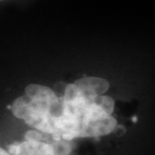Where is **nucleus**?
Listing matches in <instances>:
<instances>
[{"label": "nucleus", "mask_w": 155, "mask_h": 155, "mask_svg": "<svg viewBox=\"0 0 155 155\" xmlns=\"http://www.w3.org/2000/svg\"><path fill=\"white\" fill-rule=\"evenodd\" d=\"M77 88L80 90L82 95L87 99H92L97 96L103 95L108 91L110 84L107 80L95 77H87L75 82Z\"/></svg>", "instance_id": "nucleus-1"}, {"label": "nucleus", "mask_w": 155, "mask_h": 155, "mask_svg": "<svg viewBox=\"0 0 155 155\" xmlns=\"http://www.w3.org/2000/svg\"><path fill=\"white\" fill-rule=\"evenodd\" d=\"M10 155H54L51 145L38 141H25L11 144L8 147Z\"/></svg>", "instance_id": "nucleus-2"}, {"label": "nucleus", "mask_w": 155, "mask_h": 155, "mask_svg": "<svg viewBox=\"0 0 155 155\" xmlns=\"http://www.w3.org/2000/svg\"><path fill=\"white\" fill-rule=\"evenodd\" d=\"M25 96L35 101H41V102H52L57 101L58 97L55 95V93L51 88L40 85L31 84L25 88Z\"/></svg>", "instance_id": "nucleus-3"}, {"label": "nucleus", "mask_w": 155, "mask_h": 155, "mask_svg": "<svg viewBox=\"0 0 155 155\" xmlns=\"http://www.w3.org/2000/svg\"><path fill=\"white\" fill-rule=\"evenodd\" d=\"M51 145L52 151H54V155H69L72 151L71 144L67 140H64L61 138L54 140Z\"/></svg>", "instance_id": "nucleus-4"}, {"label": "nucleus", "mask_w": 155, "mask_h": 155, "mask_svg": "<svg viewBox=\"0 0 155 155\" xmlns=\"http://www.w3.org/2000/svg\"><path fill=\"white\" fill-rule=\"evenodd\" d=\"M94 102L96 104L98 105V106H100L102 109H103L105 112L107 114H109V115H112L113 111H114V100L109 96H97V97H95L94 99Z\"/></svg>", "instance_id": "nucleus-5"}, {"label": "nucleus", "mask_w": 155, "mask_h": 155, "mask_svg": "<svg viewBox=\"0 0 155 155\" xmlns=\"http://www.w3.org/2000/svg\"><path fill=\"white\" fill-rule=\"evenodd\" d=\"M0 155H10L8 152H6L4 149H2V148H0Z\"/></svg>", "instance_id": "nucleus-6"}]
</instances>
